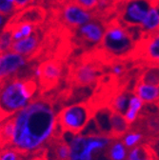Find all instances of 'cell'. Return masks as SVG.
I'll return each instance as SVG.
<instances>
[{"label":"cell","instance_id":"cell-10","mask_svg":"<svg viewBox=\"0 0 159 160\" xmlns=\"http://www.w3.org/2000/svg\"><path fill=\"white\" fill-rule=\"evenodd\" d=\"M28 59L12 51L0 53V84L14 75L26 66Z\"/></svg>","mask_w":159,"mask_h":160},{"label":"cell","instance_id":"cell-31","mask_svg":"<svg viewBox=\"0 0 159 160\" xmlns=\"http://www.w3.org/2000/svg\"><path fill=\"white\" fill-rule=\"evenodd\" d=\"M56 1H57L59 4H62V5H64V4H66V3H69V2L72 1V0H56Z\"/></svg>","mask_w":159,"mask_h":160},{"label":"cell","instance_id":"cell-34","mask_svg":"<svg viewBox=\"0 0 159 160\" xmlns=\"http://www.w3.org/2000/svg\"><path fill=\"white\" fill-rule=\"evenodd\" d=\"M125 160H126V159H125Z\"/></svg>","mask_w":159,"mask_h":160},{"label":"cell","instance_id":"cell-30","mask_svg":"<svg viewBox=\"0 0 159 160\" xmlns=\"http://www.w3.org/2000/svg\"><path fill=\"white\" fill-rule=\"evenodd\" d=\"M5 22V16H3L2 14H0V29L2 28V26L4 25Z\"/></svg>","mask_w":159,"mask_h":160},{"label":"cell","instance_id":"cell-28","mask_svg":"<svg viewBox=\"0 0 159 160\" xmlns=\"http://www.w3.org/2000/svg\"><path fill=\"white\" fill-rule=\"evenodd\" d=\"M32 2V0H14L17 11H21V10L26 9Z\"/></svg>","mask_w":159,"mask_h":160},{"label":"cell","instance_id":"cell-16","mask_svg":"<svg viewBox=\"0 0 159 160\" xmlns=\"http://www.w3.org/2000/svg\"><path fill=\"white\" fill-rule=\"evenodd\" d=\"M110 125H111V135L119 137L122 136L129 130V123L125 119L124 115L116 112H111L110 113Z\"/></svg>","mask_w":159,"mask_h":160},{"label":"cell","instance_id":"cell-11","mask_svg":"<svg viewBox=\"0 0 159 160\" xmlns=\"http://www.w3.org/2000/svg\"><path fill=\"white\" fill-rule=\"evenodd\" d=\"M137 53L146 62L152 65H159V32L150 35H142L135 47Z\"/></svg>","mask_w":159,"mask_h":160},{"label":"cell","instance_id":"cell-21","mask_svg":"<svg viewBox=\"0 0 159 160\" xmlns=\"http://www.w3.org/2000/svg\"><path fill=\"white\" fill-rule=\"evenodd\" d=\"M129 99L130 97L126 93H122V92L114 96V98L112 99V111L119 112L121 114H124L128 109Z\"/></svg>","mask_w":159,"mask_h":160},{"label":"cell","instance_id":"cell-17","mask_svg":"<svg viewBox=\"0 0 159 160\" xmlns=\"http://www.w3.org/2000/svg\"><path fill=\"white\" fill-rule=\"evenodd\" d=\"M52 144V153L55 160H69L70 159V147L69 143L62 138L54 136L49 142Z\"/></svg>","mask_w":159,"mask_h":160},{"label":"cell","instance_id":"cell-26","mask_svg":"<svg viewBox=\"0 0 159 160\" xmlns=\"http://www.w3.org/2000/svg\"><path fill=\"white\" fill-rule=\"evenodd\" d=\"M142 82L152 84V85H159V71L157 70H151L145 73Z\"/></svg>","mask_w":159,"mask_h":160},{"label":"cell","instance_id":"cell-14","mask_svg":"<svg viewBox=\"0 0 159 160\" xmlns=\"http://www.w3.org/2000/svg\"><path fill=\"white\" fill-rule=\"evenodd\" d=\"M138 29L142 35H150L159 32V6L152 4L143 22Z\"/></svg>","mask_w":159,"mask_h":160},{"label":"cell","instance_id":"cell-33","mask_svg":"<svg viewBox=\"0 0 159 160\" xmlns=\"http://www.w3.org/2000/svg\"><path fill=\"white\" fill-rule=\"evenodd\" d=\"M112 1H118V2H121V1H124V0H112Z\"/></svg>","mask_w":159,"mask_h":160},{"label":"cell","instance_id":"cell-15","mask_svg":"<svg viewBox=\"0 0 159 160\" xmlns=\"http://www.w3.org/2000/svg\"><path fill=\"white\" fill-rule=\"evenodd\" d=\"M134 94L140 98L143 103H152L159 99V85H152L140 81L135 87Z\"/></svg>","mask_w":159,"mask_h":160},{"label":"cell","instance_id":"cell-25","mask_svg":"<svg viewBox=\"0 0 159 160\" xmlns=\"http://www.w3.org/2000/svg\"><path fill=\"white\" fill-rule=\"evenodd\" d=\"M142 139V134L139 132H130L126 134L123 138V144L127 148H133L136 144L140 142Z\"/></svg>","mask_w":159,"mask_h":160},{"label":"cell","instance_id":"cell-12","mask_svg":"<svg viewBox=\"0 0 159 160\" xmlns=\"http://www.w3.org/2000/svg\"><path fill=\"white\" fill-rule=\"evenodd\" d=\"M105 28L106 25L93 18L90 22L78 28L77 31L79 36L82 40H84V42L96 46L100 45L102 42L105 33Z\"/></svg>","mask_w":159,"mask_h":160},{"label":"cell","instance_id":"cell-3","mask_svg":"<svg viewBox=\"0 0 159 160\" xmlns=\"http://www.w3.org/2000/svg\"><path fill=\"white\" fill-rule=\"evenodd\" d=\"M131 29L119 19L109 22L106 25L104 37L100 44L105 53L112 57H122L132 52L138 41H136Z\"/></svg>","mask_w":159,"mask_h":160},{"label":"cell","instance_id":"cell-13","mask_svg":"<svg viewBox=\"0 0 159 160\" xmlns=\"http://www.w3.org/2000/svg\"><path fill=\"white\" fill-rule=\"evenodd\" d=\"M39 47V37L34 32L32 35L13 41L11 51L20 54L27 59L36 52Z\"/></svg>","mask_w":159,"mask_h":160},{"label":"cell","instance_id":"cell-1","mask_svg":"<svg viewBox=\"0 0 159 160\" xmlns=\"http://www.w3.org/2000/svg\"><path fill=\"white\" fill-rule=\"evenodd\" d=\"M13 132L8 147L24 155L41 150L54 137L57 113L47 98H35L21 111L12 115Z\"/></svg>","mask_w":159,"mask_h":160},{"label":"cell","instance_id":"cell-18","mask_svg":"<svg viewBox=\"0 0 159 160\" xmlns=\"http://www.w3.org/2000/svg\"><path fill=\"white\" fill-rule=\"evenodd\" d=\"M128 160H156V156L150 146L137 145L130 151Z\"/></svg>","mask_w":159,"mask_h":160},{"label":"cell","instance_id":"cell-2","mask_svg":"<svg viewBox=\"0 0 159 160\" xmlns=\"http://www.w3.org/2000/svg\"><path fill=\"white\" fill-rule=\"evenodd\" d=\"M38 90L33 78L12 77L0 84V113L6 118L25 108Z\"/></svg>","mask_w":159,"mask_h":160},{"label":"cell","instance_id":"cell-22","mask_svg":"<svg viewBox=\"0 0 159 160\" xmlns=\"http://www.w3.org/2000/svg\"><path fill=\"white\" fill-rule=\"evenodd\" d=\"M13 39L12 36V32L9 27H5L0 32V53L11 51Z\"/></svg>","mask_w":159,"mask_h":160},{"label":"cell","instance_id":"cell-7","mask_svg":"<svg viewBox=\"0 0 159 160\" xmlns=\"http://www.w3.org/2000/svg\"><path fill=\"white\" fill-rule=\"evenodd\" d=\"M152 4L148 0H124L119 13V20L127 27L138 29Z\"/></svg>","mask_w":159,"mask_h":160},{"label":"cell","instance_id":"cell-5","mask_svg":"<svg viewBox=\"0 0 159 160\" xmlns=\"http://www.w3.org/2000/svg\"><path fill=\"white\" fill-rule=\"evenodd\" d=\"M111 142L106 134L72 135L68 142L70 147L69 160H92V154L96 151L106 148Z\"/></svg>","mask_w":159,"mask_h":160},{"label":"cell","instance_id":"cell-29","mask_svg":"<svg viewBox=\"0 0 159 160\" xmlns=\"http://www.w3.org/2000/svg\"><path fill=\"white\" fill-rule=\"evenodd\" d=\"M123 71H124L123 65L119 64V63L114 64V65L112 66V73H113L114 75H121L122 72H123Z\"/></svg>","mask_w":159,"mask_h":160},{"label":"cell","instance_id":"cell-8","mask_svg":"<svg viewBox=\"0 0 159 160\" xmlns=\"http://www.w3.org/2000/svg\"><path fill=\"white\" fill-rule=\"evenodd\" d=\"M61 18L63 22L69 27L72 29H78L92 20L94 15L92 12L80 7L73 1H71L63 5Z\"/></svg>","mask_w":159,"mask_h":160},{"label":"cell","instance_id":"cell-27","mask_svg":"<svg viewBox=\"0 0 159 160\" xmlns=\"http://www.w3.org/2000/svg\"><path fill=\"white\" fill-rule=\"evenodd\" d=\"M72 1L88 11L93 12L94 10L97 9L99 0H72Z\"/></svg>","mask_w":159,"mask_h":160},{"label":"cell","instance_id":"cell-6","mask_svg":"<svg viewBox=\"0 0 159 160\" xmlns=\"http://www.w3.org/2000/svg\"><path fill=\"white\" fill-rule=\"evenodd\" d=\"M63 73L61 61L49 59L39 64L35 69V76L38 79V87L41 92L54 89L60 82Z\"/></svg>","mask_w":159,"mask_h":160},{"label":"cell","instance_id":"cell-23","mask_svg":"<svg viewBox=\"0 0 159 160\" xmlns=\"http://www.w3.org/2000/svg\"><path fill=\"white\" fill-rule=\"evenodd\" d=\"M0 160H24V154L13 148L6 147L0 149Z\"/></svg>","mask_w":159,"mask_h":160},{"label":"cell","instance_id":"cell-19","mask_svg":"<svg viewBox=\"0 0 159 160\" xmlns=\"http://www.w3.org/2000/svg\"><path fill=\"white\" fill-rule=\"evenodd\" d=\"M143 107V101L137 95L132 94L129 99L128 109L124 113V117L129 124L132 123L137 117L138 112Z\"/></svg>","mask_w":159,"mask_h":160},{"label":"cell","instance_id":"cell-9","mask_svg":"<svg viewBox=\"0 0 159 160\" xmlns=\"http://www.w3.org/2000/svg\"><path fill=\"white\" fill-rule=\"evenodd\" d=\"M100 75V68L92 60H83L72 71V80L78 86H90L94 84Z\"/></svg>","mask_w":159,"mask_h":160},{"label":"cell","instance_id":"cell-32","mask_svg":"<svg viewBox=\"0 0 159 160\" xmlns=\"http://www.w3.org/2000/svg\"><path fill=\"white\" fill-rule=\"evenodd\" d=\"M5 119H6V117H5L2 113H0V126H1V123L4 121Z\"/></svg>","mask_w":159,"mask_h":160},{"label":"cell","instance_id":"cell-20","mask_svg":"<svg viewBox=\"0 0 159 160\" xmlns=\"http://www.w3.org/2000/svg\"><path fill=\"white\" fill-rule=\"evenodd\" d=\"M108 156L111 160H125L127 157V151L123 142H113L108 151Z\"/></svg>","mask_w":159,"mask_h":160},{"label":"cell","instance_id":"cell-24","mask_svg":"<svg viewBox=\"0 0 159 160\" xmlns=\"http://www.w3.org/2000/svg\"><path fill=\"white\" fill-rule=\"evenodd\" d=\"M17 12L14 0H0V14L9 16Z\"/></svg>","mask_w":159,"mask_h":160},{"label":"cell","instance_id":"cell-4","mask_svg":"<svg viewBox=\"0 0 159 160\" xmlns=\"http://www.w3.org/2000/svg\"><path fill=\"white\" fill-rule=\"evenodd\" d=\"M92 116V108L88 103L72 104L57 113V124L62 132L77 135L88 126Z\"/></svg>","mask_w":159,"mask_h":160}]
</instances>
